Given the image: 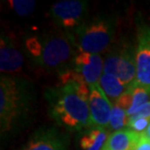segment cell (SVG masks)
I'll return each instance as SVG.
<instances>
[{
    "label": "cell",
    "mask_w": 150,
    "mask_h": 150,
    "mask_svg": "<svg viewBox=\"0 0 150 150\" xmlns=\"http://www.w3.org/2000/svg\"><path fill=\"white\" fill-rule=\"evenodd\" d=\"M109 137L108 131L101 128H91L80 139L82 150H103Z\"/></svg>",
    "instance_id": "13"
},
{
    "label": "cell",
    "mask_w": 150,
    "mask_h": 150,
    "mask_svg": "<svg viewBox=\"0 0 150 150\" xmlns=\"http://www.w3.org/2000/svg\"><path fill=\"white\" fill-rule=\"evenodd\" d=\"M89 96L90 86L85 81L59 84L45 90L50 116L59 126L70 132L93 128Z\"/></svg>",
    "instance_id": "1"
},
{
    "label": "cell",
    "mask_w": 150,
    "mask_h": 150,
    "mask_svg": "<svg viewBox=\"0 0 150 150\" xmlns=\"http://www.w3.org/2000/svg\"><path fill=\"white\" fill-rule=\"evenodd\" d=\"M140 134L131 129L113 132L109 134L104 147L108 150H134Z\"/></svg>",
    "instance_id": "12"
},
{
    "label": "cell",
    "mask_w": 150,
    "mask_h": 150,
    "mask_svg": "<svg viewBox=\"0 0 150 150\" xmlns=\"http://www.w3.org/2000/svg\"><path fill=\"white\" fill-rule=\"evenodd\" d=\"M142 134H143V136H144V137H146V139L150 140V124L148 125L147 129H146V130H145V131L142 133Z\"/></svg>",
    "instance_id": "21"
},
{
    "label": "cell",
    "mask_w": 150,
    "mask_h": 150,
    "mask_svg": "<svg viewBox=\"0 0 150 150\" xmlns=\"http://www.w3.org/2000/svg\"><path fill=\"white\" fill-rule=\"evenodd\" d=\"M127 123H128L127 113H126V111L121 106L118 105L117 103H114L112 105L108 130L113 132L124 130V129H127Z\"/></svg>",
    "instance_id": "16"
},
{
    "label": "cell",
    "mask_w": 150,
    "mask_h": 150,
    "mask_svg": "<svg viewBox=\"0 0 150 150\" xmlns=\"http://www.w3.org/2000/svg\"><path fill=\"white\" fill-rule=\"evenodd\" d=\"M21 150H69L68 137L55 127L35 131Z\"/></svg>",
    "instance_id": "8"
},
{
    "label": "cell",
    "mask_w": 150,
    "mask_h": 150,
    "mask_svg": "<svg viewBox=\"0 0 150 150\" xmlns=\"http://www.w3.org/2000/svg\"><path fill=\"white\" fill-rule=\"evenodd\" d=\"M98 85L105 94L107 98L111 103H116L117 100L121 98V96L127 91L126 86L120 81L118 78L111 74H103Z\"/></svg>",
    "instance_id": "14"
},
{
    "label": "cell",
    "mask_w": 150,
    "mask_h": 150,
    "mask_svg": "<svg viewBox=\"0 0 150 150\" xmlns=\"http://www.w3.org/2000/svg\"><path fill=\"white\" fill-rule=\"evenodd\" d=\"M128 91L130 95V106L127 111V116L129 118L133 116L142 105H144L149 101L150 89L134 84Z\"/></svg>",
    "instance_id": "15"
},
{
    "label": "cell",
    "mask_w": 150,
    "mask_h": 150,
    "mask_svg": "<svg viewBox=\"0 0 150 150\" xmlns=\"http://www.w3.org/2000/svg\"><path fill=\"white\" fill-rule=\"evenodd\" d=\"M134 150H150V140L142 134Z\"/></svg>",
    "instance_id": "20"
},
{
    "label": "cell",
    "mask_w": 150,
    "mask_h": 150,
    "mask_svg": "<svg viewBox=\"0 0 150 150\" xmlns=\"http://www.w3.org/2000/svg\"><path fill=\"white\" fill-rule=\"evenodd\" d=\"M129 118H144V119H149L150 120V100L148 103H146L144 105H142L137 111L134 114L133 116L129 117Z\"/></svg>",
    "instance_id": "19"
},
{
    "label": "cell",
    "mask_w": 150,
    "mask_h": 150,
    "mask_svg": "<svg viewBox=\"0 0 150 150\" xmlns=\"http://www.w3.org/2000/svg\"><path fill=\"white\" fill-rule=\"evenodd\" d=\"M41 42L40 57L36 64L47 70L59 71V74L73 67L77 51L73 37L59 30L39 36Z\"/></svg>",
    "instance_id": "3"
},
{
    "label": "cell",
    "mask_w": 150,
    "mask_h": 150,
    "mask_svg": "<svg viewBox=\"0 0 150 150\" xmlns=\"http://www.w3.org/2000/svg\"><path fill=\"white\" fill-rule=\"evenodd\" d=\"M87 10V1L61 0L51 6L50 15L59 30L72 35L86 22Z\"/></svg>",
    "instance_id": "5"
},
{
    "label": "cell",
    "mask_w": 150,
    "mask_h": 150,
    "mask_svg": "<svg viewBox=\"0 0 150 150\" xmlns=\"http://www.w3.org/2000/svg\"><path fill=\"white\" fill-rule=\"evenodd\" d=\"M89 86L98 84L103 74V59L101 55L77 52L73 67Z\"/></svg>",
    "instance_id": "11"
},
{
    "label": "cell",
    "mask_w": 150,
    "mask_h": 150,
    "mask_svg": "<svg viewBox=\"0 0 150 150\" xmlns=\"http://www.w3.org/2000/svg\"><path fill=\"white\" fill-rule=\"evenodd\" d=\"M150 124L149 119H144V118H128V123H127V129H131L134 132L139 134H142L146 129H147L148 125Z\"/></svg>",
    "instance_id": "18"
},
{
    "label": "cell",
    "mask_w": 150,
    "mask_h": 150,
    "mask_svg": "<svg viewBox=\"0 0 150 150\" xmlns=\"http://www.w3.org/2000/svg\"><path fill=\"white\" fill-rule=\"evenodd\" d=\"M88 103L93 128H101L108 131L112 103L98 84L90 86Z\"/></svg>",
    "instance_id": "9"
},
{
    "label": "cell",
    "mask_w": 150,
    "mask_h": 150,
    "mask_svg": "<svg viewBox=\"0 0 150 150\" xmlns=\"http://www.w3.org/2000/svg\"><path fill=\"white\" fill-rule=\"evenodd\" d=\"M9 6L17 15L21 17H28L36 7V2L33 0H11Z\"/></svg>",
    "instance_id": "17"
},
{
    "label": "cell",
    "mask_w": 150,
    "mask_h": 150,
    "mask_svg": "<svg viewBox=\"0 0 150 150\" xmlns=\"http://www.w3.org/2000/svg\"><path fill=\"white\" fill-rule=\"evenodd\" d=\"M35 104V89L23 78L1 75L0 78V129L1 136L25 124Z\"/></svg>",
    "instance_id": "2"
},
{
    "label": "cell",
    "mask_w": 150,
    "mask_h": 150,
    "mask_svg": "<svg viewBox=\"0 0 150 150\" xmlns=\"http://www.w3.org/2000/svg\"><path fill=\"white\" fill-rule=\"evenodd\" d=\"M103 73L116 76L127 90L132 88L137 81L134 54L128 48L109 52L103 61Z\"/></svg>",
    "instance_id": "6"
},
{
    "label": "cell",
    "mask_w": 150,
    "mask_h": 150,
    "mask_svg": "<svg viewBox=\"0 0 150 150\" xmlns=\"http://www.w3.org/2000/svg\"><path fill=\"white\" fill-rule=\"evenodd\" d=\"M23 56L13 36L1 33L0 37V72L1 75H11L22 70Z\"/></svg>",
    "instance_id": "10"
},
{
    "label": "cell",
    "mask_w": 150,
    "mask_h": 150,
    "mask_svg": "<svg viewBox=\"0 0 150 150\" xmlns=\"http://www.w3.org/2000/svg\"><path fill=\"white\" fill-rule=\"evenodd\" d=\"M103 150H108V149H106L105 147H103Z\"/></svg>",
    "instance_id": "22"
},
{
    "label": "cell",
    "mask_w": 150,
    "mask_h": 150,
    "mask_svg": "<svg viewBox=\"0 0 150 150\" xmlns=\"http://www.w3.org/2000/svg\"><path fill=\"white\" fill-rule=\"evenodd\" d=\"M134 62L136 84L150 89V26L143 23L137 26Z\"/></svg>",
    "instance_id": "7"
},
{
    "label": "cell",
    "mask_w": 150,
    "mask_h": 150,
    "mask_svg": "<svg viewBox=\"0 0 150 150\" xmlns=\"http://www.w3.org/2000/svg\"><path fill=\"white\" fill-rule=\"evenodd\" d=\"M114 34V21L105 16H97L86 21L71 36L77 52L101 55L109 49Z\"/></svg>",
    "instance_id": "4"
}]
</instances>
